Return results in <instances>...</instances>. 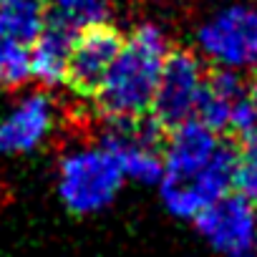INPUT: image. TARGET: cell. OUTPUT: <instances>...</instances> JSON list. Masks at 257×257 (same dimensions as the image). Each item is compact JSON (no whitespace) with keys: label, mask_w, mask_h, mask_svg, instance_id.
<instances>
[{"label":"cell","mask_w":257,"mask_h":257,"mask_svg":"<svg viewBox=\"0 0 257 257\" xmlns=\"http://www.w3.org/2000/svg\"><path fill=\"white\" fill-rule=\"evenodd\" d=\"M48 16L81 31L93 23H103L108 18L111 3L108 0H46Z\"/></svg>","instance_id":"9a60e30c"},{"label":"cell","mask_w":257,"mask_h":257,"mask_svg":"<svg viewBox=\"0 0 257 257\" xmlns=\"http://www.w3.org/2000/svg\"><path fill=\"white\" fill-rule=\"evenodd\" d=\"M254 249H257V244H254Z\"/></svg>","instance_id":"ac0fdd59"},{"label":"cell","mask_w":257,"mask_h":257,"mask_svg":"<svg viewBox=\"0 0 257 257\" xmlns=\"http://www.w3.org/2000/svg\"><path fill=\"white\" fill-rule=\"evenodd\" d=\"M169 41L154 23H142L132 31L111 68L106 71L93 98L108 118H137L149 113Z\"/></svg>","instance_id":"6da1fadb"},{"label":"cell","mask_w":257,"mask_h":257,"mask_svg":"<svg viewBox=\"0 0 257 257\" xmlns=\"http://www.w3.org/2000/svg\"><path fill=\"white\" fill-rule=\"evenodd\" d=\"M204 66L192 51H169L159 73L149 113L162 126H177L194 116L204 83Z\"/></svg>","instance_id":"8992f818"},{"label":"cell","mask_w":257,"mask_h":257,"mask_svg":"<svg viewBox=\"0 0 257 257\" xmlns=\"http://www.w3.org/2000/svg\"><path fill=\"white\" fill-rule=\"evenodd\" d=\"M242 81H239V71H229V68H217L214 73L204 76L202 83V93L197 98V111L194 118H199L202 123H207L214 132H227L232 123V113L234 106L242 96Z\"/></svg>","instance_id":"7c38bea8"},{"label":"cell","mask_w":257,"mask_h":257,"mask_svg":"<svg viewBox=\"0 0 257 257\" xmlns=\"http://www.w3.org/2000/svg\"><path fill=\"white\" fill-rule=\"evenodd\" d=\"M237 154L222 144L212 162L192 179H159V197L164 209L177 219H194L207 204L232 192Z\"/></svg>","instance_id":"5b68a950"},{"label":"cell","mask_w":257,"mask_h":257,"mask_svg":"<svg viewBox=\"0 0 257 257\" xmlns=\"http://www.w3.org/2000/svg\"><path fill=\"white\" fill-rule=\"evenodd\" d=\"M162 128L164 126L152 113L137 118H111L101 144L113 154L126 179L137 184H159L164 172V157L159 154Z\"/></svg>","instance_id":"277c9868"},{"label":"cell","mask_w":257,"mask_h":257,"mask_svg":"<svg viewBox=\"0 0 257 257\" xmlns=\"http://www.w3.org/2000/svg\"><path fill=\"white\" fill-rule=\"evenodd\" d=\"M33 78L31 71V46L11 38L0 28V86L21 88Z\"/></svg>","instance_id":"5bb4252c"},{"label":"cell","mask_w":257,"mask_h":257,"mask_svg":"<svg viewBox=\"0 0 257 257\" xmlns=\"http://www.w3.org/2000/svg\"><path fill=\"white\" fill-rule=\"evenodd\" d=\"M76 33H78L76 28L48 16L46 28L31 43V71H33V78L43 83L46 88H56L66 83Z\"/></svg>","instance_id":"8fae6325"},{"label":"cell","mask_w":257,"mask_h":257,"mask_svg":"<svg viewBox=\"0 0 257 257\" xmlns=\"http://www.w3.org/2000/svg\"><path fill=\"white\" fill-rule=\"evenodd\" d=\"M232 187L237 189V194L257 204V144H247V149L237 154Z\"/></svg>","instance_id":"e0dca14e"},{"label":"cell","mask_w":257,"mask_h":257,"mask_svg":"<svg viewBox=\"0 0 257 257\" xmlns=\"http://www.w3.org/2000/svg\"><path fill=\"white\" fill-rule=\"evenodd\" d=\"M56 126V106L46 93L23 96L0 118V154L21 157L43 147Z\"/></svg>","instance_id":"9c48e42d"},{"label":"cell","mask_w":257,"mask_h":257,"mask_svg":"<svg viewBox=\"0 0 257 257\" xmlns=\"http://www.w3.org/2000/svg\"><path fill=\"white\" fill-rule=\"evenodd\" d=\"M224 142L214 128L202 123L199 118H187L172 126V134L164 147V172L162 179H192L212 162Z\"/></svg>","instance_id":"30bf717a"},{"label":"cell","mask_w":257,"mask_h":257,"mask_svg":"<svg viewBox=\"0 0 257 257\" xmlns=\"http://www.w3.org/2000/svg\"><path fill=\"white\" fill-rule=\"evenodd\" d=\"M202 239L224 254H247L257 244V204L242 194H224L207 204L194 219Z\"/></svg>","instance_id":"52a82bcc"},{"label":"cell","mask_w":257,"mask_h":257,"mask_svg":"<svg viewBox=\"0 0 257 257\" xmlns=\"http://www.w3.org/2000/svg\"><path fill=\"white\" fill-rule=\"evenodd\" d=\"M197 48L217 68H257V6L227 3L209 13L197 28Z\"/></svg>","instance_id":"3957f363"},{"label":"cell","mask_w":257,"mask_h":257,"mask_svg":"<svg viewBox=\"0 0 257 257\" xmlns=\"http://www.w3.org/2000/svg\"><path fill=\"white\" fill-rule=\"evenodd\" d=\"M48 23L46 0H0V28L31 46Z\"/></svg>","instance_id":"4fadbf2b"},{"label":"cell","mask_w":257,"mask_h":257,"mask_svg":"<svg viewBox=\"0 0 257 257\" xmlns=\"http://www.w3.org/2000/svg\"><path fill=\"white\" fill-rule=\"evenodd\" d=\"M126 177L113 154L98 147H76L58 164V199L71 214L86 217L106 209L121 192Z\"/></svg>","instance_id":"7a4b0ae2"},{"label":"cell","mask_w":257,"mask_h":257,"mask_svg":"<svg viewBox=\"0 0 257 257\" xmlns=\"http://www.w3.org/2000/svg\"><path fill=\"white\" fill-rule=\"evenodd\" d=\"M121 43H123L121 33L116 28H111L106 21L81 28L76 33V41L71 48L66 83L78 96H93L96 88L101 86L106 71L111 68Z\"/></svg>","instance_id":"ba28073f"},{"label":"cell","mask_w":257,"mask_h":257,"mask_svg":"<svg viewBox=\"0 0 257 257\" xmlns=\"http://www.w3.org/2000/svg\"><path fill=\"white\" fill-rule=\"evenodd\" d=\"M229 128L247 144H257V76L242 88Z\"/></svg>","instance_id":"2e32d148"}]
</instances>
